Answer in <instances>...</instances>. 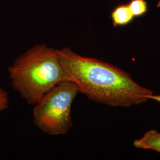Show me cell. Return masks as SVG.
I'll return each mask as SVG.
<instances>
[{"label": "cell", "mask_w": 160, "mask_h": 160, "mask_svg": "<svg viewBox=\"0 0 160 160\" xmlns=\"http://www.w3.org/2000/svg\"><path fill=\"white\" fill-rule=\"evenodd\" d=\"M67 79L94 102L113 107H129L147 102L152 90L140 86L124 70L93 58L77 54L69 48L57 49Z\"/></svg>", "instance_id": "6da1fadb"}, {"label": "cell", "mask_w": 160, "mask_h": 160, "mask_svg": "<svg viewBox=\"0 0 160 160\" xmlns=\"http://www.w3.org/2000/svg\"><path fill=\"white\" fill-rule=\"evenodd\" d=\"M8 72L12 88L33 106L47 92L68 80L57 49L46 44L36 45L20 55L8 67Z\"/></svg>", "instance_id": "7a4b0ae2"}, {"label": "cell", "mask_w": 160, "mask_h": 160, "mask_svg": "<svg viewBox=\"0 0 160 160\" xmlns=\"http://www.w3.org/2000/svg\"><path fill=\"white\" fill-rule=\"evenodd\" d=\"M80 92L77 84L65 80L47 92L34 105V125L52 136L67 133L73 126L72 105Z\"/></svg>", "instance_id": "3957f363"}, {"label": "cell", "mask_w": 160, "mask_h": 160, "mask_svg": "<svg viewBox=\"0 0 160 160\" xmlns=\"http://www.w3.org/2000/svg\"><path fill=\"white\" fill-rule=\"evenodd\" d=\"M133 145L137 148L151 149L160 153V132L149 130L141 138L135 140Z\"/></svg>", "instance_id": "277c9868"}, {"label": "cell", "mask_w": 160, "mask_h": 160, "mask_svg": "<svg viewBox=\"0 0 160 160\" xmlns=\"http://www.w3.org/2000/svg\"><path fill=\"white\" fill-rule=\"evenodd\" d=\"M111 18L114 27L124 26L130 23L134 16L128 5H122L116 7L111 14Z\"/></svg>", "instance_id": "5b68a950"}, {"label": "cell", "mask_w": 160, "mask_h": 160, "mask_svg": "<svg viewBox=\"0 0 160 160\" xmlns=\"http://www.w3.org/2000/svg\"><path fill=\"white\" fill-rule=\"evenodd\" d=\"M128 6L134 17L143 15L147 11L145 0H132Z\"/></svg>", "instance_id": "8992f818"}, {"label": "cell", "mask_w": 160, "mask_h": 160, "mask_svg": "<svg viewBox=\"0 0 160 160\" xmlns=\"http://www.w3.org/2000/svg\"><path fill=\"white\" fill-rule=\"evenodd\" d=\"M8 93L2 88H0V112L9 108Z\"/></svg>", "instance_id": "52a82bcc"}, {"label": "cell", "mask_w": 160, "mask_h": 160, "mask_svg": "<svg viewBox=\"0 0 160 160\" xmlns=\"http://www.w3.org/2000/svg\"><path fill=\"white\" fill-rule=\"evenodd\" d=\"M149 99H151V100H154L157 102H160V95H154L152 94L151 96H149Z\"/></svg>", "instance_id": "ba28073f"}, {"label": "cell", "mask_w": 160, "mask_h": 160, "mask_svg": "<svg viewBox=\"0 0 160 160\" xmlns=\"http://www.w3.org/2000/svg\"><path fill=\"white\" fill-rule=\"evenodd\" d=\"M157 7H160V0H159L158 2V4H157Z\"/></svg>", "instance_id": "9c48e42d"}]
</instances>
